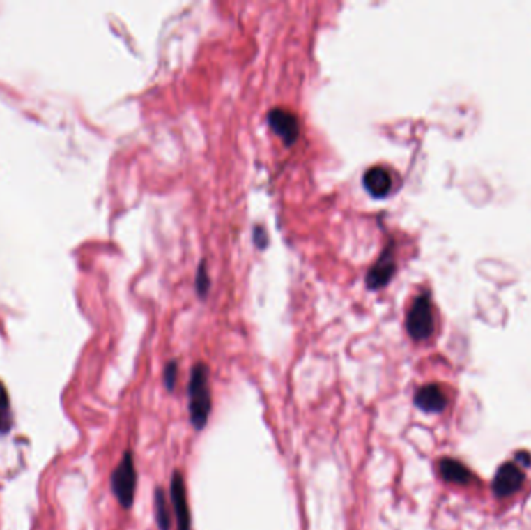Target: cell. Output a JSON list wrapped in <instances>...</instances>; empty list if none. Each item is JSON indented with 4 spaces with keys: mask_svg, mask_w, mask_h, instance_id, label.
I'll return each mask as SVG.
<instances>
[{
    "mask_svg": "<svg viewBox=\"0 0 531 530\" xmlns=\"http://www.w3.org/2000/svg\"><path fill=\"white\" fill-rule=\"evenodd\" d=\"M165 386L168 387V391H173L176 386V379H177V363L171 361L168 363L165 367Z\"/></svg>",
    "mask_w": 531,
    "mask_h": 530,
    "instance_id": "5bb4252c",
    "label": "cell"
},
{
    "mask_svg": "<svg viewBox=\"0 0 531 530\" xmlns=\"http://www.w3.org/2000/svg\"><path fill=\"white\" fill-rule=\"evenodd\" d=\"M415 404H417L421 411L437 414L445 411L447 406V395L442 387L438 384H427L423 386L415 395Z\"/></svg>",
    "mask_w": 531,
    "mask_h": 530,
    "instance_id": "ba28073f",
    "label": "cell"
},
{
    "mask_svg": "<svg viewBox=\"0 0 531 530\" xmlns=\"http://www.w3.org/2000/svg\"><path fill=\"white\" fill-rule=\"evenodd\" d=\"M13 426V417L10 409V397L6 387L0 381V436L6 434Z\"/></svg>",
    "mask_w": 531,
    "mask_h": 530,
    "instance_id": "7c38bea8",
    "label": "cell"
},
{
    "mask_svg": "<svg viewBox=\"0 0 531 530\" xmlns=\"http://www.w3.org/2000/svg\"><path fill=\"white\" fill-rule=\"evenodd\" d=\"M364 187L373 198H385L392 190V176L384 167H371L364 174Z\"/></svg>",
    "mask_w": 531,
    "mask_h": 530,
    "instance_id": "9c48e42d",
    "label": "cell"
},
{
    "mask_svg": "<svg viewBox=\"0 0 531 530\" xmlns=\"http://www.w3.org/2000/svg\"><path fill=\"white\" fill-rule=\"evenodd\" d=\"M407 331L415 341H424L432 336L435 330V317L431 302V296L427 293L420 294L415 298L407 315Z\"/></svg>",
    "mask_w": 531,
    "mask_h": 530,
    "instance_id": "3957f363",
    "label": "cell"
},
{
    "mask_svg": "<svg viewBox=\"0 0 531 530\" xmlns=\"http://www.w3.org/2000/svg\"><path fill=\"white\" fill-rule=\"evenodd\" d=\"M441 478L457 485H468L472 480V474L461 462L455 459H442L440 462Z\"/></svg>",
    "mask_w": 531,
    "mask_h": 530,
    "instance_id": "30bf717a",
    "label": "cell"
},
{
    "mask_svg": "<svg viewBox=\"0 0 531 530\" xmlns=\"http://www.w3.org/2000/svg\"><path fill=\"white\" fill-rule=\"evenodd\" d=\"M154 513L159 529L169 530V526H171V516H169V508L167 504V494L162 488H157V492L154 494Z\"/></svg>",
    "mask_w": 531,
    "mask_h": 530,
    "instance_id": "8fae6325",
    "label": "cell"
},
{
    "mask_svg": "<svg viewBox=\"0 0 531 530\" xmlns=\"http://www.w3.org/2000/svg\"><path fill=\"white\" fill-rule=\"evenodd\" d=\"M190 418L196 430H203L212 411V393L208 386V369L206 364H196L188 383Z\"/></svg>",
    "mask_w": 531,
    "mask_h": 530,
    "instance_id": "6da1fadb",
    "label": "cell"
},
{
    "mask_svg": "<svg viewBox=\"0 0 531 530\" xmlns=\"http://www.w3.org/2000/svg\"><path fill=\"white\" fill-rule=\"evenodd\" d=\"M171 502L177 520V530H192V516L187 502V488L182 473L174 471L171 479Z\"/></svg>",
    "mask_w": 531,
    "mask_h": 530,
    "instance_id": "8992f818",
    "label": "cell"
},
{
    "mask_svg": "<svg viewBox=\"0 0 531 530\" xmlns=\"http://www.w3.org/2000/svg\"><path fill=\"white\" fill-rule=\"evenodd\" d=\"M269 125L274 131L280 135L282 140L286 145L295 144V140L300 135V123L294 112L283 107H275L269 112Z\"/></svg>",
    "mask_w": 531,
    "mask_h": 530,
    "instance_id": "277c9868",
    "label": "cell"
},
{
    "mask_svg": "<svg viewBox=\"0 0 531 530\" xmlns=\"http://www.w3.org/2000/svg\"><path fill=\"white\" fill-rule=\"evenodd\" d=\"M523 479H525V474H523L519 467L514 464H503L495 473L493 490L499 498H507V496L519 492Z\"/></svg>",
    "mask_w": 531,
    "mask_h": 530,
    "instance_id": "5b68a950",
    "label": "cell"
},
{
    "mask_svg": "<svg viewBox=\"0 0 531 530\" xmlns=\"http://www.w3.org/2000/svg\"><path fill=\"white\" fill-rule=\"evenodd\" d=\"M394 269H397V263H394L393 258V250L392 248H387L383 255L378 258V262L373 264V268L369 271V275H367V287L370 289L384 288L393 277Z\"/></svg>",
    "mask_w": 531,
    "mask_h": 530,
    "instance_id": "52a82bcc",
    "label": "cell"
},
{
    "mask_svg": "<svg viewBox=\"0 0 531 530\" xmlns=\"http://www.w3.org/2000/svg\"><path fill=\"white\" fill-rule=\"evenodd\" d=\"M135 487H137V471H135L134 457L131 453L126 451L111 476L112 493L123 508L132 507Z\"/></svg>",
    "mask_w": 531,
    "mask_h": 530,
    "instance_id": "7a4b0ae2",
    "label": "cell"
},
{
    "mask_svg": "<svg viewBox=\"0 0 531 530\" xmlns=\"http://www.w3.org/2000/svg\"><path fill=\"white\" fill-rule=\"evenodd\" d=\"M254 234H255V243L260 248H264V243H266V240H268V238H266V236H268V235H266V230L263 227H256Z\"/></svg>",
    "mask_w": 531,
    "mask_h": 530,
    "instance_id": "9a60e30c",
    "label": "cell"
},
{
    "mask_svg": "<svg viewBox=\"0 0 531 530\" xmlns=\"http://www.w3.org/2000/svg\"><path fill=\"white\" fill-rule=\"evenodd\" d=\"M196 285H197V291H199L201 296H206L207 291H208V274L206 271V263L201 264L199 268V273H197V280H196Z\"/></svg>",
    "mask_w": 531,
    "mask_h": 530,
    "instance_id": "4fadbf2b",
    "label": "cell"
}]
</instances>
